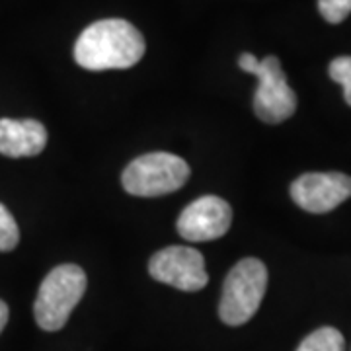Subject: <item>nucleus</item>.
<instances>
[{
  "instance_id": "5",
  "label": "nucleus",
  "mask_w": 351,
  "mask_h": 351,
  "mask_svg": "<svg viewBox=\"0 0 351 351\" xmlns=\"http://www.w3.org/2000/svg\"><path fill=\"white\" fill-rule=\"evenodd\" d=\"M189 178L184 158L170 152H151L135 158L121 176L127 193L137 197H158L180 189Z\"/></svg>"
},
{
  "instance_id": "9",
  "label": "nucleus",
  "mask_w": 351,
  "mask_h": 351,
  "mask_svg": "<svg viewBox=\"0 0 351 351\" xmlns=\"http://www.w3.org/2000/svg\"><path fill=\"white\" fill-rule=\"evenodd\" d=\"M47 145V129L36 119H0V154L8 158L38 156Z\"/></svg>"
},
{
  "instance_id": "10",
  "label": "nucleus",
  "mask_w": 351,
  "mask_h": 351,
  "mask_svg": "<svg viewBox=\"0 0 351 351\" xmlns=\"http://www.w3.org/2000/svg\"><path fill=\"white\" fill-rule=\"evenodd\" d=\"M346 350V339L341 332L336 328H318L311 336L302 339L297 351H343Z\"/></svg>"
},
{
  "instance_id": "1",
  "label": "nucleus",
  "mask_w": 351,
  "mask_h": 351,
  "mask_svg": "<svg viewBox=\"0 0 351 351\" xmlns=\"http://www.w3.org/2000/svg\"><path fill=\"white\" fill-rule=\"evenodd\" d=\"M145 38L127 20L110 18L88 25L76 39V63L88 71L131 69L145 55Z\"/></svg>"
},
{
  "instance_id": "11",
  "label": "nucleus",
  "mask_w": 351,
  "mask_h": 351,
  "mask_svg": "<svg viewBox=\"0 0 351 351\" xmlns=\"http://www.w3.org/2000/svg\"><path fill=\"white\" fill-rule=\"evenodd\" d=\"M20 242V228L12 213L0 203V252H10Z\"/></svg>"
},
{
  "instance_id": "6",
  "label": "nucleus",
  "mask_w": 351,
  "mask_h": 351,
  "mask_svg": "<svg viewBox=\"0 0 351 351\" xmlns=\"http://www.w3.org/2000/svg\"><path fill=\"white\" fill-rule=\"evenodd\" d=\"M149 274L180 291H199L209 281L201 252L188 246H168L156 252L149 262Z\"/></svg>"
},
{
  "instance_id": "3",
  "label": "nucleus",
  "mask_w": 351,
  "mask_h": 351,
  "mask_svg": "<svg viewBox=\"0 0 351 351\" xmlns=\"http://www.w3.org/2000/svg\"><path fill=\"white\" fill-rule=\"evenodd\" d=\"M239 66L250 75H256L260 80L254 96V112L263 123H283L295 113L297 94L289 86L287 76L277 57L269 55L258 61L252 53H242Z\"/></svg>"
},
{
  "instance_id": "4",
  "label": "nucleus",
  "mask_w": 351,
  "mask_h": 351,
  "mask_svg": "<svg viewBox=\"0 0 351 351\" xmlns=\"http://www.w3.org/2000/svg\"><path fill=\"white\" fill-rule=\"evenodd\" d=\"M267 289V269L258 258L240 260L225 279L219 316L228 326H242L258 313Z\"/></svg>"
},
{
  "instance_id": "7",
  "label": "nucleus",
  "mask_w": 351,
  "mask_h": 351,
  "mask_svg": "<svg viewBox=\"0 0 351 351\" xmlns=\"http://www.w3.org/2000/svg\"><path fill=\"white\" fill-rule=\"evenodd\" d=\"M291 197L308 213H328L351 197V178L341 172H308L291 184Z\"/></svg>"
},
{
  "instance_id": "2",
  "label": "nucleus",
  "mask_w": 351,
  "mask_h": 351,
  "mask_svg": "<svg viewBox=\"0 0 351 351\" xmlns=\"http://www.w3.org/2000/svg\"><path fill=\"white\" fill-rule=\"evenodd\" d=\"M86 274L75 263H63L51 269L43 279L34 302V316L41 330L57 332L69 322L71 313L84 297Z\"/></svg>"
},
{
  "instance_id": "13",
  "label": "nucleus",
  "mask_w": 351,
  "mask_h": 351,
  "mask_svg": "<svg viewBox=\"0 0 351 351\" xmlns=\"http://www.w3.org/2000/svg\"><path fill=\"white\" fill-rule=\"evenodd\" d=\"M318 10L330 24H339L351 14V0H318Z\"/></svg>"
},
{
  "instance_id": "12",
  "label": "nucleus",
  "mask_w": 351,
  "mask_h": 351,
  "mask_svg": "<svg viewBox=\"0 0 351 351\" xmlns=\"http://www.w3.org/2000/svg\"><path fill=\"white\" fill-rule=\"evenodd\" d=\"M330 76L343 86V98L351 106V57H338L330 63Z\"/></svg>"
},
{
  "instance_id": "14",
  "label": "nucleus",
  "mask_w": 351,
  "mask_h": 351,
  "mask_svg": "<svg viewBox=\"0 0 351 351\" xmlns=\"http://www.w3.org/2000/svg\"><path fill=\"white\" fill-rule=\"evenodd\" d=\"M8 314H10V311H8V304H6L4 301H0V334H2V330H4L6 322H8Z\"/></svg>"
},
{
  "instance_id": "8",
  "label": "nucleus",
  "mask_w": 351,
  "mask_h": 351,
  "mask_svg": "<svg viewBox=\"0 0 351 351\" xmlns=\"http://www.w3.org/2000/svg\"><path fill=\"white\" fill-rule=\"evenodd\" d=\"M232 223V209L217 195H203L182 211L178 232L189 242H207L221 239Z\"/></svg>"
}]
</instances>
